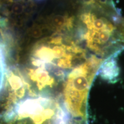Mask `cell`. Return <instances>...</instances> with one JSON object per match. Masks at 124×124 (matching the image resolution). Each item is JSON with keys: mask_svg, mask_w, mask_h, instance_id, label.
I'll list each match as a JSON object with an SVG mask.
<instances>
[{"mask_svg": "<svg viewBox=\"0 0 124 124\" xmlns=\"http://www.w3.org/2000/svg\"><path fill=\"white\" fill-rule=\"evenodd\" d=\"M61 96L40 93L20 73L5 75L0 88V124H67Z\"/></svg>", "mask_w": 124, "mask_h": 124, "instance_id": "cell-1", "label": "cell"}, {"mask_svg": "<svg viewBox=\"0 0 124 124\" xmlns=\"http://www.w3.org/2000/svg\"><path fill=\"white\" fill-rule=\"evenodd\" d=\"M74 31L86 49L105 60L124 51V19L115 5L97 1L82 2Z\"/></svg>", "mask_w": 124, "mask_h": 124, "instance_id": "cell-2", "label": "cell"}, {"mask_svg": "<svg viewBox=\"0 0 124 124\" xmlns=\"http://www.w3.org/2000/svg\"><path fill=\"white\" fill-rule=\"evenodd\" d=\"M103 60L91 55L67 75L63 85L62 101L72 117L87 121L90 89Z\"/></svg>", "mask_w": 124, "mask_h": 124, "instance_id": "cell-3", "label": "cell"}, {"mask_svg": "<svg viewBox=\"0 0 124 124\" xmlns=\"http://www.w3.org/2000/svg\"><path fill=\"white\" fill-rule=\"evenodd\" d=\"M119 55H114L103 60L98 71L102 80L109 83H116L120 80V68L118 63Z\"/></svg>", "mask_w": 124, "mask_h": 124, "instance_id": "cell-4", "label": "cell"}, {"mask_svg": "<svg viewBox=\"0 0 124 124\" xmlns=\"http://www.w3.org/2000/svg\"><path fill=\"white\" fill-rule=\"evenodd\" d=\"M67 124H88L87 121H85L82 119L75 118L71 117V119Z\"/></svg>", "mask_w": 124, "mask_h": 124, "instance_id": "cell-5", "label": "cell"}, {"mask_svg": "<svg viewBox=\"0 0 124 124\" xmlns=\"http://www.w3.org/2000/svg\"><path fill=\"white\" fill-rule=\"evenodd\" d=\"M100 1L102 2H105V3H110V4H113V0H81L82 2H86V1Z\"/></svg>", "mask_w": 124, "mask_h": 124, "instance_id": "cell-6", "label": "cell"}]
</instances>
